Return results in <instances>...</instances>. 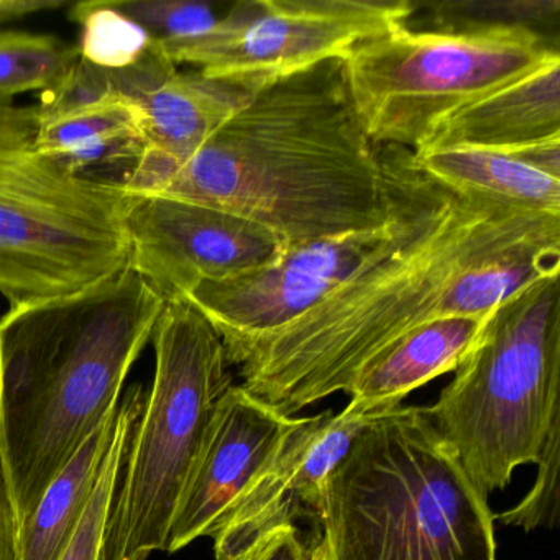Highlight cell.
I'll use <instances>...</instances> for the list:
<instances>
[{
    "label": "cell",
    "instance_id": "obj_1",
    "mask_svg": "<svg viewBox=\"0 0 560 560\" xmlns=\"http://www.w3.org/2000/svg\"><path fill=\"white\" fill-rule=\"evenodd\" d=\"M429 176V175H428ZM560 275V218L514 211L429 176L408 231L293 323L225 347L242 388L293 418L418 327L485 319L501 301Z\"/></svg>",
    "mask_w": 560,
    "mask_h": 560
},
{
    "label": "cell",
    "instance_id": "obj_2",
    "mask_svg": "<svg viewBox=\"0 0 560 560\" xmlns=\"http://www.w3.org/2000/svg\"><path fill=\"white\" fill-rule=\"evenodd\" d=\"M258 222L287 244L378 228L395 179L363 129L342 60L264 84L189 159L142 186Z\"/></svg>",
    "mask_w": 560,
    "mask_h": 560
},
{
    "label": "cell",
    "instance_id": "obj_3",
    "mask_svg": "<svg viewBox=\"0 0 560 560\" xmlns=\"http://www.w3.org/2000/svg\"><path fill=\"white\" fill-rule=\"evenodd\" d=\"M166 301L136 271L0 317V454L19 527L117 408Z\"/></svg>",
    "mask_w": 560,
    "mask_h": 560
},
{
    "label": "cell",
    "instance_id": "obj_4",
    "mask_svg": "<svg viewBox=\"0 0 560 560\" xmlns=\"http://www.w3.org/2000/svg\"><path fill=\"white\" fill-rule=\"evenodd\" d=\"M326 560H497L494 514L425 408L373 419L327 481Z\"/></svg>",
    "mask_w": 560,
    "mask_h": 560
},
{
    "label": "cell",
    "instance_id": "obj_5",
    "mask_svg": "<svg viewBox=\"0 0 560 560\" xmlns=\"http://www.w3.org/2000/svg\"><path fill=\"white\" fill-rule=\"evenodd\" d=\"M560 275L501 301L470 352L425 408L432 424L483 497L536 464L560 424Z\"/></svg>",
    "mask_w": 560,
    "mask_h": 560
},
{
    "label": "cell",
    "instance_id": "obj_6",
    "mask_svg": "<svg viewBox=\"0 0 560 560\" xmlns=\"http://www.w3.org/2000/svg\"><path fill=\"white\" fill-rule=\"evenodd\" d=\"M37 106L0 100V294L9 306L77 293L129 268L140 196L37 149Z\"/></svg>",
    "mask_w": 560,
    "mask_h": 560
},
{
    "label": "cell",
    "instance_id": "obj_7",
    "mask_svg": "<svg viewBox=\"0 0 560 560\" xmlns=\"http://www.w3.org/2000/svg\"><path fill=\"white\" fill-rule=\"evenodd\" d=\"M150 342L155 376L130 435L97 560H149L165 550L215 412L234 385L222 337L188 300L165 304Z\"/></svg>",
    "mask_w": 560,
    "mask_h": 560
},
{
    "label": "cell",
    "instance_id": "obj_8",
    "mask_svg": "<svg viewBox=\"0 0 560 560\" xmlns=\"http://www.w3.org/2000/svg\"><path fill=\"white\" fill-rule=\"evenodd\" d=\"M559 48L526 25L402 27L343 58L357 116L378 145L421 149L455 110L536 70Z\"/></svg>",
    "mask_w": 560,
    "mask_h": 560
},
{
    "label": "cell",
    "instance_id": "obj_9",
    "mask_svg": "<svg viewBox=\"0 0 560 560\" xmlns=\"http://www.w3.org/2000/svg\"><path fill=\"white\" fill-rule=\"evenodd\" d=\"M406 0H244L195 38L166 42L178 65L212 78L264 84L329 60L406 25Z\"/></svg>",
    "mask_w": 560,
    "mask_h": 560
},
{
    "label": "cell",
    "instance_id": "obj_10",
    "mask_svg": "<svg viewBox=\"0 0 560 560\" xmlns=\"http://www.w3.org/2000/svg\"><path fill=\"white\" fill-rule=\"evenodd\" d=\"M383 149L396 188L395 211L385 224L290 244L271 264L228 280L206 281L183 298L218 330L224 347L293 323L408 231L428 191L429 176L416 165L412 150Z\"/></svg>",
    "mask_w": 560,
    "mask_h": 560
},
{
    "label": "cell",
    "instance_id": "obj_11",
    "mask_svg": "<svg viewBox=\"0 0 560 560\" xmlns=\"http://www.w3.org/2000/svg\"><path fill=\"white\" fill-rule=\"evenodd\" d=\"M129 268L163 300H183L206 281H221L277 260L287 242L242 215L140 196L127 218Z\"/></svg>",
    "mask_w": 560,
    "mask_h": 560
},
{
    "label": "cell",
    "instance_id": "obj_12",
    "mask_svg": "<svg viewBox=\"0 0 560 560\" xmlns=\"http://www.w3.org/2000/svg\"><path fill=\"white\" fill-rule=\"evenodd\" d=\"M376 418L350 409L291 418L277 448L234 501L214 536L215 560H247L300 517L319 524L327 481L353 439Z\"/></svg>",
    "mask_w": 560,
    "mask_h": 560
},
{
    "label": "cell",
    "instance_id": "obj_13",
    "mask_svg": "<svg viewBox=\"0 0 560 560\" xmlns=\"http://www.w3.org/2000/svg\"><path fill=\"white\" fill-rule=\"evenodd\" d=\"M37 149L77 175L122 166L124 182L145 150V114L137 97L119 90L116 77L78 61L37 106Z\"/></svg>",
    "mask_w": 560,
    "mask_h": 560
},
{
    "label": "cell",
    "instance_id": "obj_14",
    "mask_svg": "<svg viewBox=\"0 0 560 560\" xmlns=\"http://www.w3.org/2000/svg\"><path fill=\"white\" fill-rule=\"evenodd\" d=\"M290 419L241 385L229 388L173 517L166 552L215 536L234 501L273 454Z\"/></svg>",
    "mask_w": 560,
    "mask_h": 560
},
{
    "label": "cell",
    "instance_id": "obj_15",
    "mask_svg": "<svg viewBox=\"0 0 560 560\" xmlns=\"http://www.w3.org/2000/svg\"><path fill=\"white\" fill-rule=\"evenodd\" d=\"M261 86L176 71L137 97L145 114V150L124 186L137 192L160 173L198 152Z\"/></svg>",
    "mask_w": 560,
    "mask_h": 560
},
{
    "label": "cell",
    "instance_id": "obj_16",
    "mask_svg": "<svg viewBox=\"0 0 560 560\" xmlns=\"http://www.w3.org/2000/svg\"><path fill=\"white\" fill-rule=\"evenodd\" d=\"M550 139H560V54L445 117L419 150L504 152Z\"/></svg>",
    "mask_w": 560,
    "mask_h": 560
},
{
    "label": "cell",
    "instance_id": "obj_17",
    "mask_svg": "<svg viewBox=\"0 0 560 560\" xmlns=\"http://www.w3.org/2000/svg\"><path fill=\"white\" fill-rule=\"evenodd\" d=\"M481 324L478 317H444L412 330L360 370L346 408L366 418L395 411L409 393L458 369Z\"/></svg>",
    "mask_w": 560,
    "mask_h": 560
},
{
    "label": "cell",
    "instance_id": "obj_18",
    "mask_svg": "<svg viewBox=\"0 0 560 560\" xmlns=\"http://www.w3.org/2000/svg\"><path fill=\"white\" fill-rule=\"evenodd\" d=\"M415 162L452 191L480 196L514 211L560 218V179L536 172L506 153L447 147L418 150Z\"/></svg>",
    "mask_w": 560,
    "mask_h": 560
},
{
    "label": "cell",
    "instance_id": "obj_19",
    "mask_svg": "<svg viewBox=\"0 0 560 560\" xmlns=\"http://www.w3.org/2000/svg\"><path fill=\"white\" fill-rule=\"evenodd\" d=\"M120 402V401H119ZM119 405L78 448L21 530V560H60L93 497L116 434Z\"/></svg>",
    "mask_w": 560,
    "mask_h": 560
},
{
    "label": "cell",
    "instance_id": "obj_20",
    "mask_svg": "<svg viewBox=\"0 0 560 560\" xmlns=\"http://www.w3.org/2000/svg\"><path fill=\"white\" fill-rule=\"evenodd\" d=\"M70 19L81 27L80 60L97 70L109 73L133 70L159 47V42L114 9L109 0L74 4Z\"/></svg>",
    "mask_w": 560,
    "mask_h": 560
},
{
    "label": "cell",
    "instance_id": "obj_21",
    "mask_svg": "<svg viewBox=\"0 0 560 560\" xmlns=\"http://www.w3.org/2000/svg\"><path fill=\"white\" fill-rule=\"evenodd\" d=\"M80 61L77 45L32 32L0 31V100L58 86Z\"/></svg>",
    "mask_w": 560,
    "mask_h": 560
},
{
    "label": "cell",
    "instance_id": "obj_22",
    "mask_svg": "<svg viewBox=\"0 0 560 560\" xmlns=\"http://www.w3.org/2000/svg\"><path fill=\"white\" fill-rule=\"evenodd\" d=\"M143 401H145V395L140 385L130 386L120 398L116 434H114L113 444H110L106 460H104L100 480H97L93 497H91L86 511L74 530V536L71 537L60 560H97L100 557L110 501H113L117 483H119L130 435L139 421Z\"/></svg>",
    "mask_w": 560,
    "mask_h": 560
},
{
    "label": "cell",
    "instance_id": "obj_23",
    "mask_svg": "<svg viewBox=\"0 0 560 560\" xmlns=\"http://www.w3.org/2000/svg\"><path fill=\"white\" fill-rule=\"evenodd\" d=\"M110 5L139 24L160 44L199 37L219 19L211 5L195 0H109Z\"/></svg>",
    "mask_w": 560,
    "mask_h": 560
},
{
    "label": "cell",
    "instance_id": "obj_24",
    "mask_svg": "<svg viewBox=\"0 0 560 560\" xmlns=\"http://www.w3.org/2000/svg\"><path fill=\"white\" fill-rule=\"evenodd\" d=\"M536 465V481L529 493L516 506L494 517L504 526L521 527L529 533L536 527L556 529L559 524L560 424L553 425L547 434Z\"/></svg>",
    "mask_w": 560,
    "mask_h": 560
},
{
    "label": "cell",
    "instance_id": "obj_25",
    "mask_svg": "<svg viewBox=\"0 0 560 560\" xmlns=\"http://www.w3.org/2000/svg\"><path fill=\"white\" fill-rule=\"evenodd\" d=\"M434 18L462 25H526L559 18V0H451L428 4Z\"/></svg>",
    "mask_w": 560,
    "mask_h": 560
},
{
    "label": "cell",
    "instance_id": "obj_26",
    "mask_svg": "<svg viewBox=\"0 0 560 560\" xmlns=\"http://www.w3.org/2000/svg\"><path fill=\"white\" fill-rule=\"evenodd\" d=\"M247 560H326L319 527L306 530L293 526L275 533Z\"/></svg>",
    "mask_w": 560,
    "mask_h": 560
},
{
    "label": "cell",
    "instance_id": "obj_27",
    "mask_svg": "<svg viewBox=\"0 0 560 560\" xmlns=\"http://www.w3.org/2000/svg\"><path fill=\"white\" fill-rule=\"evenodd\" d=\"M0 560H21V527H19L2 454H0Z\"/></svg>",
    "mask_w": 560,
    "mask_h": 560
},
{
    "label": "cell",
    "instance_id": "obj_28",
    "mask_svg": "<svg viewBox=\"0 0 560 560\" xmlns=\"http://www.w3.org/2000/svg\"><path fill=\"white\" fill-rule=\"evenodd\" d=\"M506 155L536 172L544 173L553 179H560V139L542 140L527 143L517 149L504 150Z\"/></svg>",
    "mask_w": 560,
    "mask_h": 560
},
{
    "label": "cell",
    "instance_id": "obj_29",
    "mask_svg": "<svg viewBox=\"0 0 560 560\" xmlns=\"http://www.w3.org/2000/svg\"><path fill=\"white\" fill-rule=\"evenodd\" d=\"M67 0H0V24L68 8Z\"/></svg>",
    "mask_w": 560,
    "mask_h": 560
}]
</instances>
